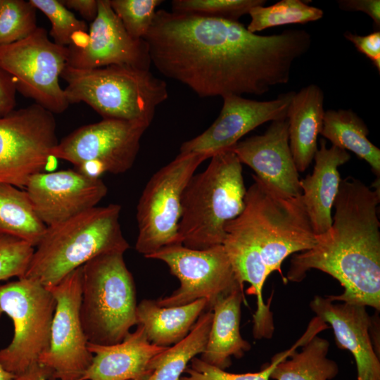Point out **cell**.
<instances>
[{
  "instance_id": "cell-1",
  "label": "cell",
  "mask_w": 380,
  "mask_h": 380,
  "mask_svg": "<svg viewBox=\"0 0 380 380\" xmlns=\"http://www.w3.org/2000/svg\"><path fill=\"white\" fill-rule=\"evenodd\" d=\"M144 39L151 64L199 97L260 96L287 84L310 49L305 30L259 35L239 21L156 11Z\"/></svg>"
},
{
  "instance_id": "cell-2",
  "label": "cell",
  "mask_w": 380,
  "mask_h": 380,
  "mask_svg": "<svg viewBox=\"0 0 380 380\" xmlns=\"http://www.w3.org/2000/svg\"><path fill=\"white\" fill-rule=\"evenodd\" d=\"M379 187L373 190L351 177L341 179L333 208L331 228L316 235L312 248L293 256L286 280L300 281L308 271L319 270L344 289L332 301L380 308Z\"/></svg>"
},
{
  "instance_id": "cell-3",
  "label": "cell",
  "mask_w": 380,
  "mask_h": 380,
  "mask_svg": "<svg viewBox=\"0 0 380 380\" xmlns=\"http://www.w3.org/2000/svg\"><path fill=\"white\" fill-rule=\"evenodd\" d=\"M246 189L244 208L228 222L225 234L245 241L258 252L270 275L290 255L312 248L317 243L301 196H284L255 175Z\"/></svg>"
},
{
  "instance_id": "cell-4",
  "label": "cell",
  "mask_w": 380,
  "mask_h": 380,
  "mask_svg": "<svg viewBox=\"0 0 380 380\" xmlns=\"http://www.w3.org/2000/svg\"><path fill=\"white\" fill-rule=\"evenodd\" d=\"M120 210L118 204L96 206L47 227L24 277L49 289L96 256L124 254L129 244L120 224Z\"/></svg>"
},
{
  "instance_id": "cell-5",
  "label": "cell",
  "mask_w": 380,
  "mask_h": 380,
  "mask_svg": "<svg viewBox=\"0 0 380 380\" xmlns=\"http://www.w3.org/2000/svg\"><path fill=\"white\" fill-rule=\"evenodd\" d=\"M210 158L204 171L192 176L182 197L179 234L182 245L192 249L222 245L225 225L244 208L246 189L238 157L227 149Z\"/></svg>"
},
{
  "instance_id": "cell-6",
  "label": "cell",
  "mask_w": 380,
  "mask_h": 380,
  "mask_svg": "<svg viewBox=\"0 0 380 380\" xmlns=\"http://www.w3.org/2000/svg\"><path fill=\"white\" fill-rule=\"evenodd\" d=\"M61 77L70 104L84 102L103 119L151 125L168 98L166 82L150 70L112 65L94 69L66 66Z\"/></svg>"
},
{
  "instance_id": "cell-7",
  "label": "cell",
  "mask_w": 380,
  "mask_h": 380,
  "mask_svg": "<svg viewBox=\"0 0 380 380\" xmlns=\"http://www.w3.org/2000/svg\"><path fill=\"white\" fill-rule=\"evenodd\" d=\"M134 281L123 253L102 254L82 266L80 319L89 343L122 342L137 324Z\"/></svg>"
},
{
  "instance_id": "cell-8",
  "label": "cell",
  "mask_w": 380,
  "mask_h": 380,
  "mask_svg": "<svg viewBox=\"0 0 380 380\" xmlns=\"http://www.w3.org/2000/svg\"><path fill=\"white\" fill-rule=\"evenodd\" d=\"M56 300L38 281L22 277L0 284V317L6 314L13 324L11 343L0 349V365L14 375L39 363L49 349Z\"/></svg>"
},
{
  "instance_id": "cell-9",
  "label": "cell",
  "mask_w": 380,
  "mask_h": 380,
  "mask_svg": "<svg viewBox=\"0 0 380 380\" xmlns=\"http://www.w3.org/2000/svg\"><path fill=\"white\" fill-rule=\"evenodd\" d=\"M208 154L180 153L155 172L146 183L137 206V251L145 256L159 249L182 244L179 234L183 192Z\"/></svg>"
},
{
  "instance_id": "cell-10",
  "label": "cell",
  "mask_w": 380,
  "mask_h": 380,
  "mask_svg": "<svg viewBox=\"0 0 380 380\" xmlns=\"http://www.w3.org/2000/svg\"><path fill=\"white\" fill-rule=\"evenodd\" d=\"M68 59V46L52 42L41 27L23 39L0 46V68L13 78L16 90L53 114L70 106L59 84Z\"/></svg>"
},
{
  "instance_id": "cell-11",
  "label": "cell",
  "mask_w": 380,
  "mask_h": 380,
  "mask_svg": "<svg viewBox=\"0 0 380 380\" xmlns=\"http://www.w3.org/2000/svg\"><path fill=\"white\" fill-rule=\"evenodd\" d=\"M58 142L54 114L35 103L0 117V184L25 188Z\"/></svg>"
},
{
  "instance_id": "cell-12",
  "label": "cell",
  "mask_w": 380,
  "mask_h": 380,
  "mask_svg": "<svg viewBox=\"0 0 380 380\" xmlns=\"http://www.w3.org/2000/svg\"><path fill=\"white\" fill-rule=\"evenodd\" d=\"M149 126L114 119L82 126L63 138L50 155L66 160L78 170L99 177L122 174L133 165L142 135Z\"/></svg>"
},
{
  "instance_id": "cell-13",
  "label": "cell",
  "mask_w": 380,
  "mask_h": 380,
  "mask_svg": "<svg viewBox=\"0 0 380 380\" xmlns=\"http://www.w3.org/2000/svg\"><path fill=\"white\" fill-rule=\"evenodd\" d=\"M164 262L180 281L170 296L156 300L160 307L186 305L205 298L211 309L216 300L236 288L239 283L222 245L206 249L189 248L182 244L171 245L145 256Z\"/></svg>"
},
{
  "instance_id": "cell-14",
  "label": "cell",
  "mask_w": 380,
  "mask_h": 380,
  "mask_svg": "<svg viewBox=\"0 0 380 380\" xmlns=\"http://www.w3.org/2000/svg\"><path fill=\"white\" fill-rule=\"evenodd\" d=\"M49 289L56 304L49 348L39 363L50 370L51 379L80 380L93 359L80 319L82 267Z\"/></svg>"
},
{
  "instance_id": "cell-15",
  "label": "cell",
  "mask_w": 380,
  "mask_h": 380,
  "mask_svg": "<svg viewBox=\"0 0 380 380\" xmlns=\"http://www.w3.org/2000/svg\"><path fill=\"white\" fill-rule=\"evenodd\" d=\"M25 189L47 227L96 207L108 191L99 177L73 170L39 172L30 179Z\"/></svg>"
},
{
  "instance_id": "cell-16",
  "label": "cell",
  "mask_w": 380,
  "mask_h": 380,
  "mask_svg": "<svg viewBox=\"0 0 380 380\" xmlns=\"http://www.w3.org/2000/svg\"><path fill=\"white\" fill-rule=\"evenodd\" d=\"M294 94L289 91L265 101L237 95L222 97L223 105L217 119L203 133L184 142L180 153H202L211 158L232 148L245 134L262 124L286 118Z\"/></svg>"
},
{
  "instance_id": "cell-17",
  "label": "cell",
  "mask_w": 380,
  "mask_h": 380,
  "mask_svg": "<svg viewBox=\"0 0 380 380\" xmlns=\"http://www.w3.org/2000/svg\"><path fill=\"white\" fill-rule=\"evenodd\" d=\"M87 47L68 49V66L94 69L112 65L150 70L151 61L144 39H133L113 10L110 0H98V12L91 23Z\"/></svg>"
},
{
  "instance_id": "cell-18",
  "label": "cell",
  "mask_w": 380,
  "mask_h": 380,
  "mask_svg": "<svg viewBox=\"0 0 380 380\" xmlns=\"http://www.w3.org/2000/svg\"><path fill=\"white\" fill-rule=\"evenodd\" d=\"M287 118L272 121L266 132L237 142L230 148L267 186L289 197L302 195L299 172L289 141Z\"/></svg>"
},
{
  "instance_id": "cell-19",
  "label": "cell",
  "mask_w": 380,
  "mask_h": 380,
  "mask_svg": "<svg viewBox=\"0 0 380 380\" xmlns=\"http://www.w3.org/2000/svg\"><path fill=\"white\" fill-rule=\"evenodd\" d=\"M319 319L334 330L337 345L353 355L358 380H380V362L369 335L372 319L360 304H335L329 298L315 296L310 303Z\"/></svg>"
},
{
  "instance_id": "cell-20",
  "label": "cell",
  "mask_w": 380,
  "mask_h": 380,
  "mask_svg": "<svg viewBox=\"0 0 380 380\" xmlns=\"http://www.w3.org/2000/svg\"><path fill=\"white\" fill-rule=\"evenodd\" d=\"M87 347L93 359L80 380H146L151 360L167 348L151 343L141 324L120 343Z\"/></svg>"
},
{
  "instance_id": "cell-21",
  "label": "cell",
  "mask_w": 380,
  "mask_h": 380,
  "mask_svg": "<svg viewBox=\"0 0 380 380\" xmlns=\"http://www.w3.org/2000/svg\"><path fill=\"white\" fill-rule=\"evenodd\" d=\"M319 144L312 172L300 180L302 201L316 235L331 227L332 208L341 180L338 169L350 159L347 151L334 145L327 147L324 139Z\"/></svg>"
},
{
  "instance_id": "cell-22",
  "label": "cell",
  "mask_w": 380,
  "mask_h": 380,
  "mask_svg": "<svg viewBox=\"0 0 380 380\" xmlns=\"http://www.w3.org/2000/svg\"><path fill=\"white\" fill-rule=\"evenodd\" d=\"M324 92L311 84L295 92L286 118L291 154L298 172L310 165L317 151V137L323 125Z\"/></svg>"
},
{
  "instance_id": "cell-23",
  "label": "cell",
  "mask_w": 380,
  "mask_h": 380,
  "mask_svg": "<svg viewBox=\"0 0 380 380\" xmlns=\"http://www.w3.org/2000/svg\"><path fill=\"white\" fill-rule=\"evenodd\" d=\"M246 303L243 289L239 287L218 298L213 305V322L201 359L221 369L231 365V356L241 357L251 348L241 336V305Z\"/></svg>"
},
{
  "instance_id": "cell-24",
  "label": "cell",
  "mask_w": 380,
  "mask_h": 380,
  "mask_svg": "<svg viewBox=\"0 0 380 380\" xmlns=\"http://www.w3.org/2000/svg\"><path fill=\"white\" fill-rule=\"evenodd\" d=\"M207 308L208 301L205 298L175 307H160L156 300L144 299L137 304V324L144 327L151 343L169 347L189 334Z\"/></svg>"
},
{
  "instance_id": "cell-25",
  "label": "cell",
  "mask_w": 380,
  "mask_h": 380,
  "mask_svg": "<svg viewBox=\"0 0 380 380\" xmlns=\"http://www.w3.org/2000/svg\"><path fill=\"white\" fill-rule=\"evenodd\" d=\"M369 132L365 122L353 110L330 109L324 113L320 134L332 145L365 160L379 178L380 149L368 139Z\"/></svg>"
},
{
  "instance_id": "cell-26",
  "label": "cell",
  "mask_w": 380,
  "mask_h": 380,
  "mask_svg": "<svg viewBox=\"0 0 380 380\" xmlns=\"http://www.w3.org/2000/svg\"><path fill=\"white\" fill-rule=\"evenodd\" d=\"M213 317V310L208 309L184 338L156 355L151 361L152 372L146 380H180L188 363L204 351Z\"/></svg>"
},
{
  "instance_id": "cell-27",
  "label": "cell",
  "mask_w": 380,
  "mask_h": 380,
  "mask_svg": "<svg viewBox=\"0 0 380 380\" xmlns=\"http://www.w3.org/2000/svg\"><path fill=\"white\" fill-rule=\"evenodd\" d=\"M46 228L25 190L0 184V232L25 240L36 247Z\"/></svg>"
},
{
  "instance_id": "cell-28",
  "label": "cell",
  "mask_w": 380,
  "mask_h": 380,
  "mask_svg": "<svg viewBox=\"0 0 380 380\" xmlns=\"http://www.w3.org/2000/svg\"><path fill=\"white\" fill-rule=\"evenodd\" d=\"M329 343L316 335L299 353L295 350L276 365L270 378L275 380H331L338 373V366L328 358Z\"/></svg>"
},
{
  "instance_id": "cell-29",
  "label": "cell",
  "mask_w": 380,
  "mask_h": 380,
  "mask_svg": "<svg viewBox=\"0 0 380 380\" xmlns=\"http://www.w3.org/2000/svg\"><path fill=\"white\" fill-rule=\"evenodd\" d=\"M248 14L251 20L246 28L255 33L280 25L316 21L323 17L324 12L300 0H281L268 6H255Z\"/></svg>"
},
{
  "instance_id": "cell-30",
  "label": "cell",
  "mask_w": 380,
  "mask_h": 380,
  "mask_svg": "<svg viewBox=\"0 0 380 380\" xmlns=\"http://www.w3.org/2000/svg\"><path fill=\"white\" fill-rule=\"evenodd\" d=\"M36 8L24 0H1L0 46L23 39L37 27Z\"/></svg>"
},
{
  "instance_id": "cell-31",
  "label": "cell",
  "mask_w": 380,
  "mask_h": 380,
  "mask_svg": "<svg viewBox=\"0 0 380 380\" xmlns=\"http://www.w3.org/2000/svg\"><path fill=\"white\" fill-rule=\"evenodd\" d=\"M264 0H174L172 12L239 21L257 6H264Z\"/></svg>"
},
{
  "instance_id": "cell-32",
  "label": "cell",
  "mask_w": 380,
  "mask_h": 380,
  "mask_svg": "<svg viewBox=\"0 0 380 380\" xmlns=\"http://www.w3.org/2000/svg\"><path fill=\"white\" fill-rule=\"evenodd\" d=\"M161 0H110V6L127 33L144 39L148 33Z\"/></svg>"
},
{
  "instance_id": "cell-33",
  "label": "cell",
  "mask_w": 380,
  "mask_h": 380,
  "mask_svg": "<svg viewBox=\"0 0 380 380\" xmlns=\"http://www.w3.org/2000/svg\"><path fill=\"white\" fill-rule=\"evenodd\" d=\"M30 3L42 11L50 20V35L53 42L63 46H68L72 35L78 31H88L84 20H79L60 0H30Z\"/></svg>"
},
{
  "instance_id": "cell-34",
  "label": "cell",
  "mask_w": 380,
  "mask_h": 380,
  "mask_svg": "<svg viewBox=\"0 0 380 380\" xmlns=\"http://www.w3.org/2000/svg\"><path fill=\"white\" fill-rule=\"evenodd\" d=\"M34 251V247L25 240L0 232V281L23 277Z\"/></svg>"
},
{
  "instance_id": "cell-35",
  "label": "cell",
  "mask_w": 380,
  "mask_h": 380,
  "mask_svg": "<svg viewBox=\"0 0 380 380\" xmlns=\"http://www.w3.org/2000/svg\"><path fill=\"white\" fill-rule=\"evenodd\" d=\"M293 350L292 348L274 355L271 364L259 372L246 374L229 373L194 357L191 360V367H186L184 371L187 375L182 376L180 380H269L276 365L289 356Z\"/></svg>"
},
{
  "instance_id": "cell-36",
  "label": "cell",
  "mask_w": 380,
  "mask_h": 380,
  "mask_svg": "<svg viewBox=\"0 0 380 380\" xmlns=\"http://www.w3.org/2000/svg\"><path fill=\"white\" fill-rule=\"evenodd\" d=\"M357 50L368 58L380 72V32L375 31L367 35H358L349 31L343 34Z\"/></svg>"
},
{
  "instance_id": "cell-37",
  "label": "cell",
  "mask_w": 380,
  "mask_h": 380,
  "mask_svg": "<svg viewBox=\"0 0 380 380\" xmlns=\"http://www.w3.org/2000/svg\"><path fill=\"white\" fill-rule=\"evenodd\" d=\"M16 91L13 78L0 68V117L15 109Z\"/></svg>"
},
{
  "instance_id": "cell-38",
  "label": "cell",
  "mask_w": 380,
  "mask_h": 380,
  "mask_svg": "<svg viewBox=\"0 0 380 380\" xmlns=\"http://www.w3.org/2000/svg\"><path fill=\"white\" fill-rule=\"evenodd\" d=\"M338 7L346 11H362L367 14L375 23L380 26V1L379 0H339Z\"/></svg>"
},
{
  "instance_id": "cell-39",
  "label": "cell",
  "mask_w": 380,
  "mask_h": 380,
  "mask_svg": "<svg viewBox=\"0 0 380 380\" xmlns=\"http://www.w3.org/2000/svg\"><path fill=\"white\" fill-rule=\"evenodd\" d=\"M69 10L77 11L82 18L92 22L97 15L98 0H60Z\"/></svg>"
},
{
  "instance_id": "cell-40",
  "label": "cell",
  "mask_w": 380,
  "mask_h": 380,
  "mask_svg": "<svg viewBox=\"0 0 380 380\" xmlns=\"http://www.w3.org/2000/svg\"><path fill=\"white\" fill-rule=\"evenodd\" d=\"M51 373L45 366L37 363L25 372L15 374L12 380H53L51 379Z\"/></svg>"
},
{
  "instance_id": "cell-41",
  "label": "cell",
  "mask_w": 380,
  "mask_h": 380,
  "mask_svg": "<svg viewBox=\"0 0 380 380\" xmlns=\"http://www.w3.org/2000/svg\"><path fill=\"white\" fill-rule=\"evenodd\" d=\"M14 374L6 371L1 365H0V380H12L14 377Z\"/></svg>"
},
{
  "instance_id": "cell-42",
  "label": "cell",
  "mask_w": 380,
  "mask_h": 380,
  "mask_svg": "<svg viewBox=\"0 0 380 380\" xmlns=\"http://www.w3.org/2000/svg\"><path fill=\"white\" fill-rule=\"evenodd\" d=\"M1 0H0V4H1Z\"/></svg>"
}]
</instances>
